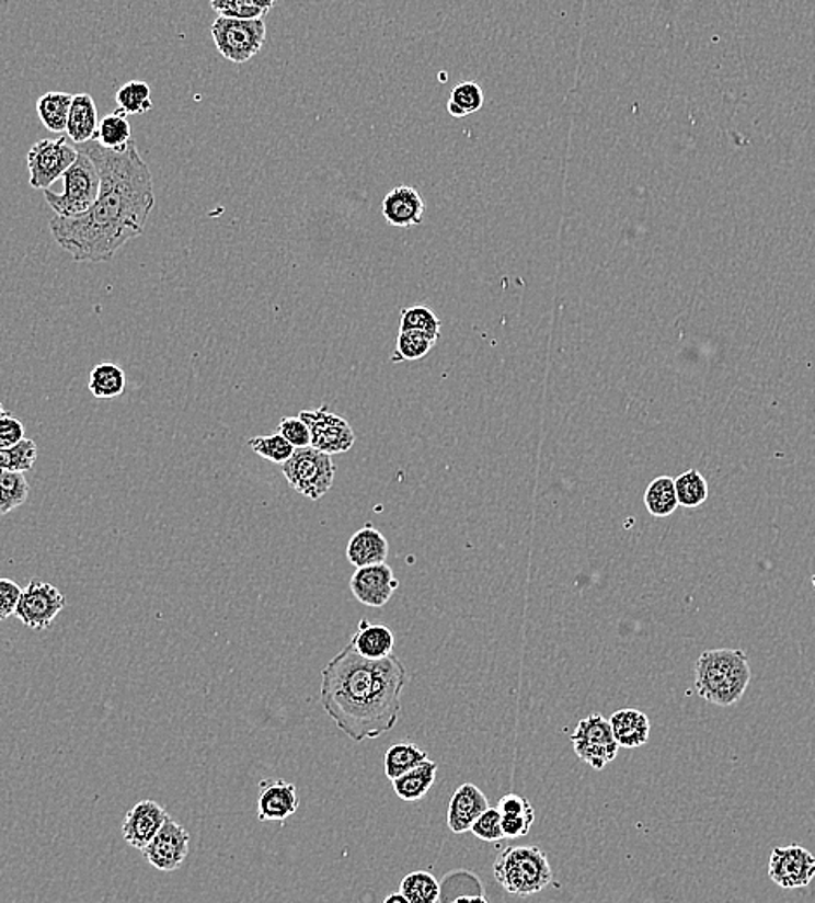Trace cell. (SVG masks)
I'll use <instances>...</instances> for the list:
<instances>
[{"instance_id": "6da1fadb", "label": "cell", "mask_w": 815, "mask_h": 903, "mask_svg": "<svg viewBox=\"0 0 815 903\" xmlns=\"http://www.w3.org/2000/svg\"><path fill=\"white\" fill-rule=\"evenodd\" d=\"M100 172V195L77 218L50 219V235L76 263H110L125 243L145 233L154 207L153 176L136 142L108 150L100 142L76 145Z\"/></svg>"}, {"instance_id": "7a4b0ae2", "label": "cell", "mask_w": 815, "mask_h": 903, "mask_svg": "<svg viewBox=\"0 0 815 903\" xmlns=\"http://www.w3.org/2000/svg\"><path fill=\"white\" fill-rule=\"evenodd\" d=\"M408 671L395 655L367 659L347 644L321 670V704L354 742L391 732L401 716Z\"/></svg>"}, {"instance_id": "3957f363", "label": "cell", "mask_w": 815, "mask_h": 903, "mask_svg": "<svg viewBox=\"0 0 815 903\" xmlns=\"http://www.w3.org/2000/svg\"><path fill=\"white\" fill-rule=\"evenodd\" d=\"M749 682L751 670L743 650H708L696 662V690L701 699L715 706L739 702Z\"/></svg>"}, {"instance_id": "277c9868", "label": "cell", "mask_w": 815, "mask_h": 903, "mask_svg": "<svg viewBox=\"0 0 815 903\" xmlns=\"http://www.w3.org/2000/svg\"><path fill=\"white\" fill-rule=\"evenodd\" d=\"M493 872L500 887L517 896L540 893L553 879L549 858L538 846H507L495 858Z\"/></svg>"}, {"instance_id": "5b68a950", "label": "cell", "mask_w": 815, "mask_h": 903, "mask_svg": "<svg viewBox=\"0 0 815 903\" xmlns=\"http://www.w3.org/2000/svg\"><path fill=\"white\" fill-rule=\"evenodd\" d=\"M79 151V150H77ZM62 192L44 190L46 202L59 218H77L88 213L100 195V172L85 153L79 151L76 162L61 176Z\"/></svg>"}, {"instance_id": "8992f818", "label": "cell", "mask_w": 815, "mask_h": 903, "mask_svg": "<svg viewBox=\"0 0 815 903\" xmlns=\"http://www.w3.org/2000/svg\"><path fill=\"white\" fill-rule=\"evenodd\" d=\"M282 473L291 489L311 501H318L332 489L335 465L330 454L309 445L294 450L290 459L282 465Z\"/></svg>"}, {"instance_id": "52a82bcc", "label": "cell", "mask_w": 815, "mask_h": 903, "mask_svg": "<svg viewBox=\"0 0 815 903\" xmlns=\"http://www.w3.org/2000/svg\"><path fill=\"white\" fill-rule=\"evenodd\" d=\"M217 50L231 64L243 65L261 53L266 44L267 28L264 18L240 20L219 16L210 28Z\"/></svg>"}, {"instance_id": "ba28073f", "label": "cell", "mask_w": 815, "mask_h": 903, "mask_svg": "<svg viewBox=\"0 0 815 903\" xmlns=\"http://www.w3.org/2000/svg\"><path fill=\"white\" fill-rule=\"evenodd\" d=\"M77 157L79 151L76 145H70L68 136L35 142L26 156L32 188L49 190L71 163L76 162Z\"/></svg>"}, {"instance_id": "9c48e42d", "label": "cell", "mask_w": 815, "mask_h": 903, "mask_svg": "<svg viewBox=\"0 0 815 903\" xmlns=\"http://www.w3.org/2000/svg\"><path fill=\"white\" fill-rule=\"evenodd\" d=\"M574 754L594 769H604L615 762L620 745L612 735L609 720L604 716L592 715L579 721L578 727L571 735Z\"/></svg>"}, {"instance_id": "30bf717a", "label": "cell", "mask_w": 815, "mask_h": 903, "mask_svg": "<svg viewBox=\"0 0 815 903\" xmlns=\"http://www.w3.org/2000/svg\"><path fill=\"white\" fill-rule=\"evenodd\" d=\"M67 607V598L49 582L32 581L21 591L14 617L34 631L49 629L53 620Z\"/></svg>"}, {"instance_id": "8fae6325", "label": "cell", "mask_w": 815, "mask_h": 903, "mask_svg": "<svg viewBox=\"0 0 815 903\" xmlns=\"http://www.w3.org/2000/svg\"><path fill=\"white\" fill-rule=\"evenodd\" d=\"M299 418L308 424L311 431V445L318 450L333 454H344L353 448L356 442L353 427L342 415L330 412L329 407L318 410H302Z\"/></svg>"}, {"instance_id": "7c38bea8", "label": "cell", "mask_w": 815, "mask_h": 903, "mask_svg": "<svg viewBox=\"0 0 815 903\" xmlns=\"http://www.w3.org/2000/svg\"><path fill=\"white\" fill-rule=\"evenodd\" d=\"M769 878L782 890L807 888L815 878V857L800 845L772 849Z\"/></svg>"}, {"instance_id": "4fadbf2b", "label": "cell", "mask_w": 815, "mask_h": 903, "mask_svg": "<svg viewBox=\"0 0 815 903\" xmlns=\"http://www.w3.org/2000/svg\"><path fill=\"white\" fill-rule=\"evenodd\" d=\"M146 861L162 872H174L183 866L190 854V833L172 816L165 820L150 845L142 849Z\"/></svg>"}, {"instance_id": "5bb4252c", "label": "cell", "mask_w": 815, "mask_h": 903, "mask_svg": "<svg viewBox=\"0 0 815 903\" xmlns=\"http://www.w3.org/2000/svg\"><path fill=\"white\" fill-rule=\"evenodd\" d=\"M398 587L400 581L388 563L367 564L356 569L351 578V591L356 599L371 608L383 607Z\"/></svg>"}, {"instance_id": "9a60e30c", "label": "cell", "mask_w": 815, "mask_h": 903, "mask_svg": "<svg viewBox=\"0 0 815 903\" xmlns=\"http://www.w3.org/2000/svg\"><path fill=\"white\" fill-rule=\"evenodd\" d=\"M165 808L160 807L157 801L145 799L134 804L122 822V836L125 843H129L133 848L145 849L150 845V841L157 836L165 820L169 819Z\"/></svg>"}, {"instance_id": "2e32d148", "label": "cell", "mask_w": 815, "mask_h": 903, "mask_svg": "<svg viewBox=\"0 0 815 903\" xmlns=\"http://www.w3.org/2000/svg\"><path fill=\"white\" fill-rule=\"evenodd\" d=\"M299 795L294 784L285 780H263L257 799L261 822H285L299 810Z\"/></svg>"}, {"instance_id": "e0dca14e", "label": "cell", "mask_w": 815, "mask_h": 903, "mask_svg": "<svg viewBox=\"0 0 815 903\" xmlns=\"http://www.w3.org/2000/svg\"><path fill=\"white\" fill-rule=\"evenodd\" d=\"M490 808L483 790L474 784H463L455 790L448 804V827L451 833H469L475 820Z\"/></svg>"}, {"instance_id": "ac0fdd59", "label": "cell", "mask_w": 815, "mask_h": 903, "mask_svg": "<svg viewBox=\"0 0 815 903\" xmlns=\"http://www.w3.org/2000/svg\"><path fill=\"white\" fill-rule=\"evenodd\" d=\"M425 214V202L418 190L398 186L383 197L382 216L395 228L421 225Z\"/></svg>"}, {"instance_id": "d6986e66", "label": "cell", "mask_w": 815, "mask_h": 903, "mask_svg": "<svg viewBox=\"0 0 815 903\" xmlns=\"http://www.w3.org/2000/svg\"><path fill=\"white\" fill-rule=\"evenodd\" d=\"M347 561L356 569L367 564L386 563L389 557V542L382 531L365 525L356 531L347 544Z\"/></svg>"}, {"instance_id": "ffe728a7", "label": "cell", "mask_w": 815, "mask_h": 903, "mask_svg": "<svg viewBox=\"0 0 815 903\" xmlns=\"http://www.w3.org/2000/svg\"><path fill=\"white\" fill-rule=\"evenodd\" d=\"M359 655L367 659H386L394 652V635L386 624H374L363 619L358 631L354 632L349 641Z\"/></svg>"}, {"instance_id": "44dd1931", "label": "cell", "mask_w": 815, "mask_h": 903, "mask_svg": "<svg viewBox=\"0 0 815 903\" xmlns=\"http://www.w3.org/2000/svg\"><path fill=\"white\" fill-rule=\"evenodd\" d=\"M97 130V108L94 98L88 92L73 96L68 115L67 136L73 145L92 141Z\"/></svg>"}, {"instance_id": "7402d4cb", "label": "cell", "mask_w": 815, "mask_h": 903, "mask_svg": "<svg viewBox=\"0 0 815 903\" xmlns=\"http://www.w3.org/2000/svg\"><path fill=\"white\" fill-rule=\"evenodd\" d=\"M612 735L620 747L635 748L650 741L651 723L647 716L636 709H620L609 720Z\"/></svg>"}, {"instance_id": "603a6c76", "label": "cell", "mask_w": 815, "mask_h": 903, "mask_svg": "<svg viewBox=\"0 0 815 903\" xmlns=\"http://www.w3.org/2000/svg\"><path fill=\"white\" fill-rule=\"evenodd\" d=\"M437 765L431 759H425L421 765L410 769L406 774L392 780V789L395 796L413 803V801H421L428 795V790L436 782Z\"/></svg>"}, {"instance_id": "cb8c5ba5", "label": "cell", "mask_w": 815, "mask_h": 903, "mask_svg": "<svg viewBox=\"0 0 815 903\" xmlns=\"http://www.w3.org/2000/svg\"><path fill=\"white\" fill-rule=\"evenodd\" d=\"M71 101H73V94L70 92L53 91L42 94L37 101V115L42 126L50 133H65Z\"/></svg>"}, {"instance_id": "d4e9b609", "label": "cell", "mask_w": 815, "mask_h": 903, "mask_svg": "<svg viewBox=\"0 0 815 903\" xmlns=\"http://www.w3.org/2000/svg\"><path fill=\"white\" fill-rule=\"evenodd\" d=\"M644 504L654 518H666L674 515L678 507L677 490L675 480L670 477H659L651 481L645 490Z\"/></svg>"}, {"instance_id": "484cf974", "label": "cell", "mask_w": 815, "mask_h": 903, "mask_svg": "<svg viewBox=\"0 0 815 903\" xmlns=\"http://www.w3.org/2000/svg\"><path fill=\"white\" fill-rule=\"evenodd\" d=\"M125 374L118 365L112 362H103L92 368L89 377V391L92 397L108 400V398L120 397L125 391Z\"/></svg>"}, {"instance_id": "4316f807", "label": "cell", "mask_w": 815, "mask_h": 903, "mask_svg": "<svg viewBox=\"0 0 815 903\" xmlns=\"http://www.w3.org/2000/svg\"><path fill=\"white\" fill-rule=\"evenodd\" d=\"M94 141L108 150H125L133 141V130H130L129 118L120 113H110L97 124Z\"/></svg>"}, {"instance_id": "83f0119b", "label": "cell", "mask_w": 815, "mask_h": 903, "mask_svg": "<svg viewBox=\"0 0 815 903\" xmlns=\"http://www.w3.org/2000/svg\"><path fill=\"white\" fill-rule=\"evenodd\" d=\"M408 903H436L441 899V884L425 870H415L404 876L400 887Z\"/></svg>"}, {"instance_id": "f1b7e54d", "label": "cell", "mask_w": 815, "mask_h": 903, "mask_svg": "<svg viewBox=\"0 0 815 903\" xmlns=\"http://www.w3.org/2000/svg\"><path fill=\"white\" fill-rule=\"evenodd\" d=\"M484 105V91L474 80H466L455 85L448 101L451 117L463 118L479 112Z\"/></svg>"}, {"instance_id": "f546056e", "label": "cell", "mask_w": 815, "mask_h": 903, "mask_svg": "<svg viewBox=\"0 0 815 903\" xmlns=\"http://www.w3.org/2000/svg\"><path fill=\"white\" fill-rule=\"evenodd\" d=\"M425 759H428L427 753L422 751L421 747H416L415 744H394L389 747L388 753H386V775H388L389 780H394V778L401 777V775L406 774L410 769L415 768V766L421 765L424 763Z\"/></svg>"}, {"instance_id": "4dcf8cb0", "label": "cell", "mask_w": 815, "mask_h": 903, "mask_svg": "<svg viewBox=\"0 0 815 903\" xmlns=\"http://www.w3.org/2000/svg\"><path fill=\"white\" fill-rule=\"evenodd\" d=\"M153 108L150 85L142 80H133L122 85L117 92V110L120 115H141Z\"/></svg>"}, {"instance_id": "1f68e13d", "label": "cell", "mask_w": 815, "mask_h": 903, "mask_svg": "<svg viewBox=\"0 0 815 903\" xmlns=\"http://www.w3.org/2000/svg\"><path fill=\"white\" fill-rule=\"evenodd\" d=\"M400 331L421 332V334L427 335L428 339L437 341L439 331H441V322L428 306H408L401 313Z\"/></svg>"}, {"instance_id": "d6a6232c", "label": "cell", "mask_w": 815, "mask_h": 903, "mask_svg": "<svg viewBox=\"0 0 815 903\" xmlns=\"http://www.w3.org/2000/svg\"><path fill=\"white\" fill-rule=\"evenodd\" d=\"M276 0H210L214 11L219 16L240 18V20H259L269 13Z\"/></svg>"}, {"instance_id": "836d02e7", "label": "cell", "mask_w": 815, "mask_h": 903, "mask_svg": "<svg viewBox=\"0 0 815 903\" xmlns=\"http://www.w3.org/2000/svg\"><path fill=\"white\" fill-rule=\"evenodd\" d=\"M675 490H677L678 506L689 507V510L701 506L708 499V483L698 469H689L680 475L675 480Z\"/></svg>"}, {"instance_id": "e575fe53", "label": "cell", "mask_w": 815, "mask_h": 903, "mask_svg": "<svg viewBox=\"0 0 815 903\" xmlns=\"http://www.w3.org/2000/svg\"><path fill=\"white\" fill-rule=\"evenodd\" d=\"M38 450L34 439L23 438L14 447L0 448V469L26 473L34 468Z\"/></svg>"}, {"instance_id": "d590c367", "label": "cell", "mask_w": 815, "mask_h": 903, "mask_svg": "<svg viewBox=\"0 0 815 903\" xmlns=\"http://www.w3.org/2000/svg\"><path fill=\"white\" fill-rule=\"evenodd\" d=\"M434 344H436V341L428 339L427 335L421 334V332L400 331L392 362L422 361L433 350Z\"/></svg>"}, {"instance_id": "8d00e7d4", "label": "cell", "mask_w": 815, "mask_h": 903, "mask_svg": "<svg viewBox=\"0 0 815 903\" xmlns=\"http://www.w3.org/2000/svg\"><path fill=\"white\" fill-rule=\"evenodd\" d=\"M249 447L252 448L255 454L263 457V459L275 462V465H284V462H287L291 454H294V450H296V447H294L285 436L279 435V433L271 436H255V438H250Z\"/></svg>"}, {"instance_id": "74e56055", "label": "cell", "mask_w": 815, "mask_h": 903, "mask_svg": "<svg viewBox=\"0 0 815 903\" xmlns=\"http://www.w3.org/2000/svg\"><path fill=\"white\" fill-rule=\"evenodd\" d=\"M470 833L474 834L478 839L486 841V843H496L505 837L504 827H502V813L498 808L490 807L483 815L475 820L474 825L470 828Z\"/></svg>"}, {"instance_id": "f35d334b", "label": "cell", "mask_w": 815, "mask_h": 903, "mask_svg": "<svg viewBox=\"0 0 815 903\" xmlns=\"http://www.w3.org/2000/svg\"><path fill=\"white\" fill-rule=\"evenodd\" d=\"M0 487L5 490V494L13 501L14 506L20 507L25 504L28 499V481L25 475L20 471H9V469H0Z\"/></svg>"}, {"instance_id": "ab89813d", "label": "cell", "mask_w": 815, "mask_h": 903, "mask_svg": "<svg viewBox=\"0 0 815 903\" xmlns=\"http://www.w3.org/2000/svg\"><path fill=\"white\" fill-rule=\"evenodd\" d=\"M278 433L285 436L296 448L311 445V431L300 418L282 419V423L278 424Z\"/></svg>"}, {"instance_id": "60d3db41", "label": "cell", "mask_w": 815, "mask_h": 903, "mask_svg": "<svg viewBox=\"0 0 815 903\" xmlns=\"http://www.w3.org/2000/svg\"><path fill=\"white\" fill-rule=\"evenodd\" d=\"M25 438V426L20 419L14 418L13 414L5 412L0 418V448L14 447L20 444L21 439Z\"/></svg>"}, {"instance_id": "b9f144b4", "label": "cell", "mask_w": 815, "mask_h": 903, "mask_svg": "<svg viewBox=\"0 0 815 903\" xmlns=\"http://www.w3.org/2000/svg\"><path fill=\"white\" fill-rule=\"evenodd\" d=\"M21 587L11 579H0V620H8L16 611Z\"/></svg>"}, {"instance_id": "7bdbcfd3", "label": "cell", "mask_w": 815, "mask_h": 903, "mask_svg": "<svg viewBox=\"0 0 815 903\" xmlns=\"http://www.w3.org/2000/svg\"><path fill=\"white\" fill-rule=\"evenodd\" d=\"M532 824H535V813H526V815L508 813V815H502V827H504L505 837H508V839L528 836Z\"/></svg>"}, {"instance_id": "ee69618b", "label": "cell", "mask_w": 815, "mask_h": 903, "mask_svg": "<svg viewBox=\"0 0 815 903\" xmlns=\"http://www.w3.org/2000/svg\"><path fill=\"white\" fill-rule=\"evenodd\" d=\"M500 813L508 815V813H516V815H526V813H535V808L529 803L528 799L519 795H507L498 801Z\"/></svg>"}, {"instance_id": "f6af8a7d", "label": "cell", "mask_w": 815, "mask_h": 903, "mask_svg": "<svg viewBox=\"0 0 815 903\" xmlns=\"http://www.w3.org/2000/svg\"><path fill=\"white\" fill-rule=\"evenodd\" d=\"M13 510H16V506H14L13 501L9 499V495L5 494V490L0 487V516L9 515Z\"/></svg>"}, {"instance_id": "bcb514c9", "label": "cell", "mask_w": 815, "mask_h": 903, "mask_svg": "<svg viewBox=\"0 0 815 903\" xmlns=\"http://www.w3.org/2000/svg\"><path fill=\"white\" fill-rule=\"evenodd\" d=\"M392 902L408 903V900L406 896H404L400 891V893H392V895H389L388 899H386V903Z\"/></svg>"}, {"instance_id": "7dc6e473", "label": "cell", "mask_w": 815, "mask_h": 903, "mask_svg": "<svg viewBox=\"0 0 815 903\" xmlns=\"http://www.w3.org/2000/svg\"><path fill=\"white\" fill-rule=\"evenodd\" d=\"M4 414H5V410L2 409V405H0V418H2V415H4Z\"/></svg>"}]
</instances>
